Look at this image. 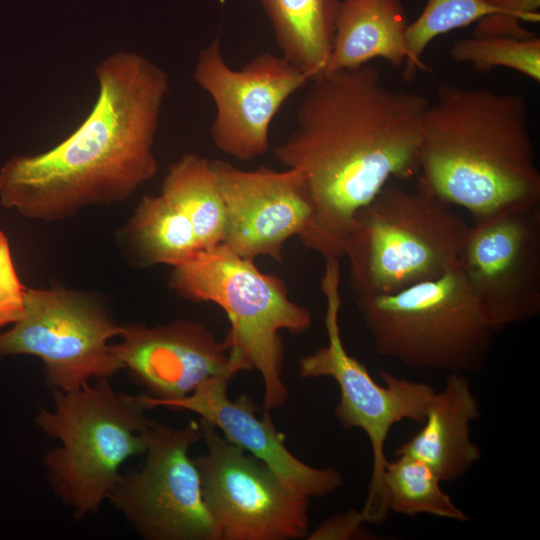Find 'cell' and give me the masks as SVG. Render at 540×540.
Wrapping results in <instances>:
<instances>
[{
	"label": "cell",
	"mask_w": 540,
	"mask_h": 540,
	"mask_svg": "<svg viewBox=\"0 0 540 540\" xmlns=\"http://www.w3.org/2000/svg\"><path fill=\"white\" fill-rule=\"evenodd\" d=\"M429 102L386 86L368 64L310 81L296 128L274 150L277 160L304 177L312 207L299 237L304 247L324 261L340 260L356 213L390 179L418 174Z\"/></svg>",
	"instance_id": "obj_1"
},
{
	"label": "cell",
	"mask_w": 540,
	"mask_h": 540,
	"mask_svg": "<svg viewBox=\"0 0 540 540\" xmlns=\"http://www.w3.org/2000/svg\"><path fill=\"white\" fill-rule=\"evenodd\" d=\"M95 76V104L67 138L43 153L13 156L0 168L4 208L62 220L90 205L126 200L154 177L168 75L143 55L120 51L97 65Z\"/></svg>",
	"instance_id": "obj_2"
},
{
	"label": "cell",
	"mask_w": 540,
	"mask_h": 540,
	"mask_svg": "<svg viewBox=\"0 0 540 540\" xmlns=\"http://www.w3.org/2000/svg\"><path fill=\"white\" fill-rule=\"evenodd\" d=\"M418 174V184L473 220L540 205L525 98L441 84L424 115Z\"/></svg>",
	"instance_id": "obj_3"
},
{
	"label": "cell",
	"mask_w": 540,
	"mask_h": 540,
	"mask_svg": "<svg viewBox=\"0 0 540 540\" xmlns=\"http://www.w3.org/2000/svg\"><path fill=\"white\" fill-rule=\"evenodd\" d=\"M109 380L51 391L52 406L34 415L35 425L58 443L42 458L46 482L75 521L97 514L122 465L147 449L148 408Z\"/></svg>",
	"instance_id": "obj_4"
},
{
	"label": "cell",
	"mask_w": 540,
	"mask_h": 540,
	"mask_svg": "<svg viewBox=\"0 0 540 540\" xmlns=\"http://www.w3.org/2000/svg\"><path fill=\"white\" fill-rule=\"evenodd\" d=\"M469 225L417 183L385 186L355 215L344 245L356 297L391 294L453 266Z\"/></svg>",
	"instance_id": "obj_5"
},
{
	"label": "cell",
	"mask_w": 540,
	"mask_h": 540,
	"mask_svg": "<svg viewBox=\"0 0 540 540\" xmlns=\"http://www.w3.org/2000/svg\"><path fill=\"white\" fill-rule=\"evenodd\" d=\"M170 287L182 298L212 302L224 310L231 352L261 376L263 413L284 405L289 392L282 377L280 333L301 334L312 324L310 310L290 299L285 282L222 243L173 267Z\"/></svg>",
	"instance_id": "obj_6"
},
{
	"label": "cell",
	"mask_w": 540,
	"mask_h": 540,
	"mask_svg": "<svg viewBox=\"0 0 540 540\" xmlns=\"http://www.w3.org/2000/svg\"><path fill=\"white\" fill-rule=\"evenodd\" d=\"M380 356L409 368L475 373L486 363L494 331L457 262L441 276L400 291L356 298Z\"/></svg>",
	"instance_id": "obj_7"
},
{
	"label": "cell",
	"mask_w": 540,
	"mask_h": 540,
	"mask_svg": "<svg viewBox=\"0 0 540 540\" xmlns=\"http://www.w3.org/2000/svg\"><path fill=\"white\" fill-rule=\"evenodd\" d=\"M320 289L326 301L324 323L328 342L299 359V376L332 378L340 391L335 418L343 428H358L366 434L373 462L368 494L360 514L364 522L379 523L389 511L384 486L388 434L396 423L406 419L423 423L435 390L426 383L401 379L385 370L379 372L385 383L380 385L366 366L347 352L339 324L342 304L339 260L325 261Z\"/></svg>",
	"instance_id": "obj_8"
},
{
	"label": "cell",
	"mask_w": 540,
	"mask_h": 540,
	"mask_svg": "<svg viewBox=\"0 0 540 540\" xmlns=\"http://www.w3.org/2000/svg\"><path fill=\"white\" fill-rule=\"evenodd\" d=\"M118 324L94 296L82 291L27 288L22 317L0 333V357L30 355L41 360L51 391H68L123 369L110 340Z\"/></svg>",
	"instance_id": "obj_9"
},
{
	"label": "cell",
	"mask_w": 540,
	"mask_h": 540,
	"mask_svg": "<svg viewBox=\"0 0 540 540\" xmlns=\"http://www.w3.org/2000/svg\"><path fill=\"white\" fill-rule=\"evenodd\" d=\"M202 440L199 421H153L142 465L119 475L108 501L145 540H220L189 454Z\"/></svg>",
	"instance_id": "obj_10"
},
{
	"label": "cell",
	"mask_w": 540,
	"mask_h": 540,
	"mask_svg": "<svg viewBox=\"0 0 540 540\" xmlns=\"http://www.w3.org/2000/svg\"><path fill=\"white\" fill-rule=\"evenodd\" d=\"M206 452L194 458L220 540H297L308 535V498L289 491L264 462L199 419Z\"/></svg>",
	"instance_id": "obj_11"
},
{
	"label": "cell",
	"mask_w": 540,
	"mask_h": 540,
	"mask_svg": "<svg viewBox=\"0 0 540 540\" xmlns=\"http://www.w3.org/2000/svg\"><path fill=\"white\" fill-rule=\"evenodd\" d=\"M458 265L496 333L540 314V205L473 220Z\"/></svg>",
	"instance_id": "obj_12"
},
{
	"label": "cell",
	"mask_w": 540,
	"mask_h": 540,
	"mask_svg": "<svg viewBox=\"0 0 540 540\" xmlns=\"http://www.w3.org/2000/svg\"><path fill=\"white\" fill-rule=\"evenodd\" d=\"M193 79L216 107L210 127L213 144L241 161L256 159L269 150L274 117L296 91L310 82L281 55L269 52L235 70L224 59L220 37L199 52Z\"/></svg>",
	"instance_id": "obj_13"
},
{
	"label": "cell",
	"mask_w": 540,
	"mask_h": 540,
	"mask_svg": "<svg viewBox=\"0 0 540 540\" xmlns=\"http://www.w3.org/2000/svg\"><path fill=\"white\" fill-rule=\"evenodd\" d=\"M118 338L110 349L144 390L139 398L148 409L185 398L216 375L248 370L231 353L227 337L220 341L212 330L193 320L122 325Z\"/></svg>",
	"instance_id": "obj_14"
},
{
	"label": "cell",
	"mask_w": 540,
	"mask_h": 540,
	"mask_svg": "<svg viewBox=\"0 0 540 540\" xmlns=\"http://www.w3.org/2000/svg\"><path fill=\"white\" fill-rule=\"evenodd\" d=\"M226 209L223 244L239 256L282 260L285 243L307 230L312 207L300 170H242L212 161Z\"/></svg>",
	"instance_id": "obj_15"
},
{
	"label": "cell",
	"mask_w": 540,
	"mask_h": 540,
	"mask_svg": "<svg viewBox=\"0 0 540 540\" xmlns=\"http://www.w3.org/2000/svg\"><path fill=\"white\" fill-rule=\"evenodd\" d=\"M234 375H216L190 395L164 408L189 411L211 423L229 442L264 462L283 485L298 496L323 498L343 486V477L335 468L313 467L292 454L271 415L262 413L259 417V408L248 394H241L235 400L228 397V385Z\"/></svg>",
	"instance_id": "obj_16"
},
{
	"label": "cell",
	"mask_w": 540,
	"mask_h": 540,
	"mask_svg": "<svg viewBox=\"0 0 540 540\" xmlns=\"http://www.w3.org/2000/svg\"><path fill=\"white\" fill-rule=\"evenodd\" d=\"M479 418V403L467 375L448 373L443 389L432 396L422 428L394 454L422 460L441 482L455 481L481 458L469 428Z\"/></svg>",
	"instance_id": "obj_17"
},
{
	"label": "cell",
	"mask_w": 540,
	"mask_h": 540,
	"mask_svg": "<svg viewBox=\"0 0 540 540\" xmlns=\"http://www.w3.org/2000/svg\"><path fill=\"white\" fill-rule=\"evenodd\" d=\"M407 26L401 0L340 1L326 71L357 68L376 58L404 67Z\"/></svg>",
	"instance_id": "obj_18"
},
{
	"label": "cell",
	"mask_w": 540,
	"mask_h": 540,
	"mask_svg": "<svg viewBox=\"0 0 540 540\" xmlns=\"http://www.w3.org/2000/svg\"><path fill=\"white\" fill-rule=\"evenodd\" d=\"M281 56L311 81L327 69L339 0H260Z\"/></svg>",
	"instance_id": "obj_19"
},
{
	"label": "cell",
	"mask_w": 540,
	"mask_h": 540,
	"mask_svg": "<svg viewBox=\"0 0 540 540\" xmlns=\"http://www.w3.org/2000/svg\"><path fill=\"white\" fill-rule=\"evenodd\" d=\"M122 239L144 266L176 267L203 250L187 217L161 194L143 197L123 229Z\"/></svg>",
	"instance_id": "obj_20"
},
{
	"label": "cell",
	"mask_w": 540,
	"mask_h": 540,
	"mask_svg": "<svg viewBox=\"0 0 540 540\" xmlns=\"http://www.w3.org/2000/svg\"><path fill=\"white\" fill-rule=\"evenodd\" d=\"M161 195L187 217L203 250L224 242L226 209L212 161L183 155L170 165Z\"/></svg>",
	"instance_id": "obj_21"
},
{
	"label": "cell",
	"mask_w": 540,
	"mask_h": 540,
	"mask_svg": "<svg viewBox=\"0 0 540 540\" xmlns=\"http://www.w3.org/2000/svg\"><path fill=\"white\" fill-rule=\"evenodd\" d=\"M387 460L384 486L389 510L415 516L428 514L466 522L469 517L441 489V481L427 463L408 455Z\"/></svg>",
	"instance_id": "obj_22"
},
{
	"label": "cell",
	"mask_w": 540,
	"mask_h": 540,
	"mask_svg": "<svg viewBox=\"0 0 540 540\" xmlns=\"http://www.w3.org/2000/svg\"><path fill=\"white\" fill-rule=\"evenodd\" d=\"M498 12L495 0H427L419 17L407 26L405 78L427 69L422 55L436 37Z\"/></svg>",
	"instance_id": "obj_23"
},
{
	"label": "cell",
	"mask_w": 540,
	"mask_h": 540,
	"mask_svg": "<svg viewBox=\"0 0 540 540\" xmlns=\"http://www.w3.org/2000/svg\"><path fill=\"white\" fill-rule=\"evenodd\" d=\"M449 53L456 62L487 72L496 67L515 70L540 81V39L513 36H474L454 42Z\"/></svg>",
	"instance_id": "obj_24"
},
{
	"label": "cell",
	"mask_w": 540,
	"mask_h": 540,
	"mask_svg": "<svg viewBox=\"0 0 540 540\" xmlns=\"http://www.w3.org/2000/svg\"><path fill=\"white\" fill-rule=\"evenodd\" d=\"M499 7L497 14L478 21L474 36L528 37L532 34L522 29L523 22L539 21L537 12L540 0H495Z\"/></svg>",
	"instance_id": "obj_25"
},
{
	"label": "cell",
	"mask_w": 540,
	"mask_h": 540,
	"mask_svg": "<svg viewBox=\"0 0 540 540\" xmlns=\"http://www.w3.org/2000/svg\"><path fill=\"white\" fill-rule=\"evenodd\" d=\"M26 289L14 267L8 239L0 231V330L22 317Z\"/></svg>",
	"instance_id": "obj_26"
},
{
	"label": "cell",
	"mask_w": 540,
	"mask_h": 540,
	"mask_svg": "<svg viewBox=\"0 0 540 540\" xmlns=\"http://www.w3.org/2000/svg\"><path fill=\"white\" fill-rule=\"evenodd\" d=\"M363 523L365 522L360 511L351 510L327 519L306 538L309 540L351 539L358 533Z\"/></svg>",
	"instance_id": "obj_27"
}]
</instances>
